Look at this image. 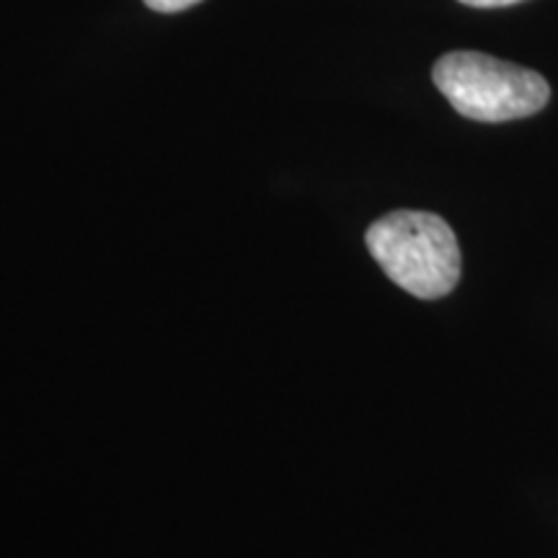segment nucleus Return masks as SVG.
I'll list each match as a JSON object with an SVG mask.
<instances>
[{
    "instance_id": "f257e3e1",
    "label": "nucleus",
    "mask_w": 558,
    "mask_h": 558,
    "mask_svg": "<svg viewBox=\"0 0 558 558\" xmlns=\"http://www.w3.org/2000/svg\"><path fill=\"white\" fill-rule=\"evenodd\" d=\"M365 243L380 269L409 295L437 300L458 284V239L435 213L396 209L383 215L367 228Z\"/></svg>"
},
{
    "instance_id": "f03ea898",
    "label": "nucleus",
    "mask_w": 558,
    "mask_h": 558,
    "mask_svg": "<svg viewBox=\"0 0 558 558\" xmlns=\"http://www.w3.org/2000/svg\"><path fill=\"white\" fill-rule=\"evenodd\" d=\"M432 81L452 109L473 122L522 120L538 114L550 99L541 73L481 52L442 54Z\"/></svg>"
},
{
    "instance_id": "7ed1b4c3",
    "label": "nucleus",
    "mask_w": 558,
    "mask_h": 558,
    "mask_svg": "<svg viewBox=\"0 0 558 558\" xmlns=\"http://www.w3.org/2000/svg\"><path fill=\"white\" fill-rule=\"evenodd\" d=\"M194 3H199V0H145V5L158 13H177L190 9Z\"/></svg>"
},
{
    "instance_id": "20e7f679",
    "label": "nucleus",
    "mask_w": 558,
    "mask_h": 558,
    "mask_svg": "<svg viewBox=\"0 0 558 558\" xmlns=\"http://www.w3.org/2000/svg\"><path fill=\"white\" fill-rule=\"evenodd\" d=\"M460 3L473 5V9H501V5L520 3V0H460Z\"/></svg>"
}]
</instances>
